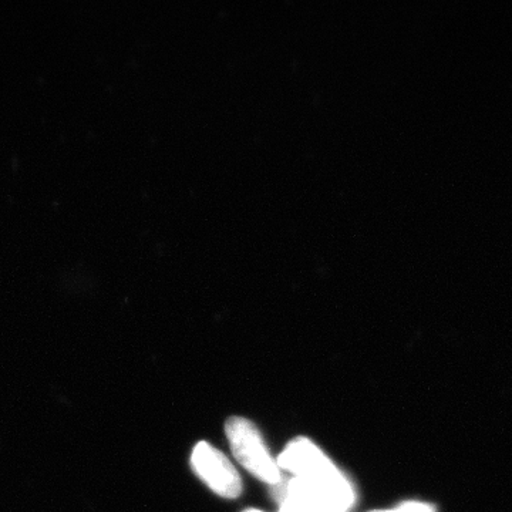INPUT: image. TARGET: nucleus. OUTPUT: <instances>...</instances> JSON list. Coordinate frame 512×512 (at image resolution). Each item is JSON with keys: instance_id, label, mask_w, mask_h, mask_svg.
<instances>
[{"instance_id": "obj_1", "label": "nucleus", "mask_w": 512, "mask_h": 512, "mask_svg": "<svg viewBox=\"0 0 512 512\" xmlns=\"http://www.w3.org/2000/svg\"><path fill=\"white\" fill-rule=\"evenodd\" d=\"M276 461L286 477V491L323 512H353L359 503L353 478L311 437H293Z\"/></svg>"}, {"instance_id": "obj_2", "label": "nucleus", "mask_w": 512, "mask_h": 512, "mask_svg": "<svg viewBox=\"0 0 512 512\" xmlns=\"http://www.w3.org/2000/svg\"><path fill=\"white\" fill-rule=\"evenodd\" d=\"M224 436L232 460L245 473L272 490L284 483L285 476L276 456L254 420L244 416L228 417L224 423Z\"/></svg>"}, {"instance_id": "obj_3", "label": "nucleus", "mask_w": 512, "mask_h": 512, "mask_svg": "<svg viewBox=\"0 0 512 512\" xmlns=\"http://www.w3.org/2000/svg\"><path fill=\"white\" fill-rule=\"evenodd\" d=\"M188 464L195 478L215 497L237 501L244 495V478L237 464L211 441H197L191 448Z\"/></svg>"}, {"instance_id": "obj_4", "label": "nucleus", "mask_w": 512, "mask_h": 512, "mask_svg": "<svg viewBox=\"0 0 512 512\" xmlns=\"http://www.w3.org/2000/svg\"><path fill=\"white\" fill-rule=\"evenodd\" d=\"M278 510L276 512H323L319 508L313 507L312 504L306 503L301 498L293 497V495L274 493Z\"/></svg>"}, {"instance_id": "obj_5", "label": "nucleus", "mask_w": 512, "mask_h": 512, "mask_svg": "<svg viewBox=\"0 0 512 512\" xmlns=\"http://www.w3.org/2000/svg\"><path fill=\"white\" fill-rule=\"evenodd\" d=\"M390 510L392 512H436L430 504L421 503V501H404Z\"/></svg>"}, {"instance_id": "obj_6", "label": "nucleus", "mask_w": 512, "mask_h": 512, "mask_svg": "<svg viewBox=\"0 0 512 512\" xmlns=\"http://www.w3.org/2000/svg\"><path fill=\"white\" fill-rule=\"evenodd\" d=\"M241 512H268V511L262 510V508H258V507H248V508H244V510H242Z\"/></svg>"}, {"instance_id": "obj_7", "label": "nucleus", "mask_w": 512, "mask_h": 512, "mask_svg": "<svg viewBox=\"0 0 512 512\" xmlns=\"http://www.w3.org/2000/svg\"><path fill=\"white\" fill-rule=\"evenodd\" d=\"M366 512H392V510H380V508H377V510H370Z\"/></svg>"}]
</instances>
